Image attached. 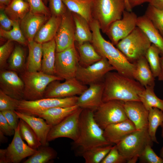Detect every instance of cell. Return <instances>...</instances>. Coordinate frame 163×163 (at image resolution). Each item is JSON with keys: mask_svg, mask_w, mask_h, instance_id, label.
I'll list each match as a JSON object with an SVG mask.
<instances>
[{"mask_svg": "<svg viewBox=\"0 0 163 163\" xmlns=\"http://www.w3.org/2000/svg\"><path fill=\"white\" fill-rule=\"evenodd\" d=\"M0 90L9 96L20 100L24 99V85L17 72L0 70Z\"/></svg>", "mask_w": 163, "mask_h": 163, "instance_id": "e0dca14e", "label": "cell"}, {"mask_svg": "<svg viewBox=\"0 0 163 163\" xmlns=\"http://www.w3.org/2000/svg\"><path fill=\"white\" fill-rule=\"evenodd\" d=\"M79 65L75 46L56 52L54 75L63 80L75 77Z\"/></svg>", "mask_w": 163, "mask_h": 163, "instance_id": "30bf717a", "label": "cell"}, {"mask_svg": "<svg viewBox=\"0 0 163 163\" xmlns=\"http://www.w3.org/2000/svg\"><path fill=\"white\" fill-rule=\"evenodd\" d=\"M89 24L92 34L91 43L97 51L102 57L106 59L117 72L133 78L135 64L130 62L114 45L103 37L97 21L93 19Z\"/></svg>", "mask_w": 163, "mask_h": 163, "instance_id": "7a4b0ae2", "label": "cell"}, {"mask_svg": "<svg viewBox=\"0 0 163 163\" xmlns=\"http://www.w3.org/2000/svg\"><path fill=\"white\" fill-rule=\"evenodd\" d=\"M2 132L0 131V141L1 143H6L8 142V138Z\"/></svg>", "mask_w": 163, "mask_h": 163, "instance_id": "9f6ffc18", "label": "cell"}, {"mask_svg": "<svg viewBox=\"0 0 163 163\" xmlns=\"http://www.w3.org/2000/svg\"><path fill=\"white\" fill-rule=\"evenodd\" d=\"M55 80L45 90L44 98H64L80 95L87 88L75 77L65 80L64 82Z\"/></svg>", "mask_w": 163, "mask_h": 163, "instance_id": "5bb4252c", "label": "cell"}, {"mask_svg": "<svg viewBox=\"0 0 163 163\" xmlns=\"http://www.w3.org/2000/svg\"><path fill=\"white\" fill-rule=\"evenodd\" d=\"M67 9L85 18L89 23L93 19L92 0H62Z\"/></svg>", "mask_w": 163, "mask_h": 163, "instance_id": "4dcf8cb0", "label": "cell"}, {"mask_svg": "<svg viewBox=\"0 0 163 163\" xmlns=\"http://www.w3.org/2000/svg\"><path fill=\"white\" fill-rule=\"evenodd\" d=\"M163 123V111L155 107L149 110L148 116V131L153 142L158 143L156 136L157 129Z\"/></svg>", "mask_w": 163, "mask_h": 163, "instance_id": "e575fe53", "label": "cell"}, {"mask_svg": "<svg viewBox=\"0 0 163 163\" xmlns=\"http://www.w3.org/2000/svg\"><path fill=\"white\" fill-rule=\"evenodd\" d=\"M78 97L64 98H44L30 101H19L16 110L29 115L37 117L40 112L56 107H67L77 105Z\"/></svg>", "mask_w": 163, "mask_h": 163, "instance_id": "ba28073f", "label": "cell"}, {"mask_svg": "<svg viewBox=\"0 0 163 163\" xmlns=\"http://www.w3.org/2000/svg\"><path fill=\"white\" fill-rule=\"evenodd\" d=\"M45 4L46 5L47 4L48 0H43Z\"/></svg>", "mask_w": 163, "mask_h": 163, "instance_id": "94428289", "label": "cell"}, {"mask_svg": "<svg viewBox=\"0 0 163 163\" xmlns=\"http://www.w3.org/2000/svg\"><path fill=\"white\" fill-rule=\"evenodd\" d=\"M57 152L48 145H40L23 163H46L55 158Z\"/></svg>", "mask_w": 163, "mask_h": 163, "instance_id": "836d02e7", "label": "cell"}, {"mask_svg": "<svg viewBox=\"0 0 163 163\" xmlns=\"http://www.w3.org/2000/svg\"><path fill=\"white\" fill-rule=\"evenodd\" d=\"M15 47L13 41L7 40L0 47V69H4L6 67L7 62Z\"/></svg>", "mask_w": 163, "mask_h": 163, "instance_id": "7bdbcfd3", "label": "cell"}, {"mask_svg": "<svg viewBox=\"0 0 163 163\" xmlns=\"http://www.w3.org/2000/svg\"><path fill=\"white\" fill-rule=\"evenodd\" d=\"M124 107L128 119L134 123L137 130L148 129L149 111L140 101L124 102Z\"/></svg>", "mask_w": 163, "mask_h": 163, "instance_id": "d6986e66", "label": "cell"}, {"mask_svg": "<svg viewBox=\"0 0 163 163\" xmlns=\"http://www.w3.org/2000/svg\"><path fill=\"white\" fill-rule=\"evenodd\" d=\"M19 101L6 94L0 90V111L16 110Z\"/></svg>", "mask_w": 163, "mask_h": 163, "instance_id": "ee69618b", "label": "cell"}, {"mask_svg": "<svg viewBox=\"0 0 163 163\" xmlns=\"http://www.w3.org/2000/svg\"><path fill=\"white\" fill-rule=\"evenodd\" d=\"M20 21H15L12 28L6 30L0 28V36L8 40L15 41L22 45H27L28 42L24 37L20 27Z\"/></svg>", "mask_w": 163, "mask_h": 163, "instance_id": "f35d334b", "label": "cell"}, {"mask_svg": "<svg viewBox=\"0 0 163 163\" xmlns=\"http://www.w3.org/2000/svg\"><path fill=\"white\" fill-rule=\"evenodd\" d=\"M72 13L75 26V42L78 44L87 42L91 43L92 34L89 23L81 16Z\"/></svg>", "mask_w": 163, "mask_h": 163, "instance_id": "f546056e", "label": "cell"}, {"mask_svg": "<svg viewBox=\"0 0 163 163\" xmlns=\"http://www.w3.org/2000/svg\"><path fill=\"white\" fill-rule=\"evenodd\" d=\"M4 10L10 19L20 21L30 11V8L25 0H12Z\"/></svg>", "mask_w": 163, "mask_h": 163, "instance_id": "1f68e13d", "label": "cell"}, {"mask_svg": "<svg viewBox=\"0 0 163 163\" xmlns=\"http://www.w3.org/2000/svg\"><path fill=\"white\" fill-rule=\"evenodd\" d=\"M144 15L163 37V9L157 8L149 4Z\"/></svg>", "mask_w": 163, "mask_h": 163, "instance_id": "60d3db41", "label": "cell"}, {"mask_svg": "<svg viewBox=\"0 0 163 163\" xmlns=\"http://www.w3.org/2000/svg\"><path fill=\"white\" fill-rule=\"evenodd\" d=\"M25 51L20 46L16 45L8 60L9 70L20 73L24 71L25 65Z\"/></svg>", "mask_w": 163, "mask_h": 163, "instance_id": "74e56055", "label": "cell"}, {"mask_svg": "<svg viewBox=\"0 0 163 163\" xmlns=\"http://www.w3.org/2000/svg\"><path fill=\"white\" fill-rule=\"evenodd\" d=\"M14 21L8 17L5 13L4 9H0V28L6 30H11Z\"/></svg>", "mask_w": 163, "mask_h": 163, "instance_id": "c3c4849f", "label": "cell"}, {"mask_svg": "<svg viewBox=\"0 0 163 163\" xmlns=\"http://www.w3.org/2000/svg\"><path fill=\"white\" fill-rule=\"evenodd\" d=\"M126 9V10L128 11H131L132 10L130 8L128 3L127 0H125Z\"/></svg>", "mask_w": 163, "mask_h": 163, "instance_id": "6f0895ef", "label": "cell"}, {"mask_svg": "<svg viewBox=\"0 0 163 163\" xmlns=\"http://www.w3.org/2000/svg\"><path fill=\"white\" fill-rule=\"evenodd\" d=\"M42 58L41 71L47 74L54 75L56 43L54 39L42 44Z\"/></svg>", "mask_w": 163, "mask_h": 163, "instance_id": "4316f807", "label": "cell"}, {"mask_svg": "<svg viewBox=\"0 0 163 163\" xmlns=\"http://www.w3.org/2000/svg\"><path fill=\"white\" fill-rule=\"evenodd\" d=\"M161 136L163 138V123L162 124L161 126Z\"/></svg>", "mask_w": 163, "mask_h": 163, "instance_id": "91938a15", "label": "cell"}, {"mask_svg": "<svg viewBox=\"0 0 163 163\" xmlns=\"http://www.w3.org/2000/svg\"><path fill=\"white\" fill-rule=\"evenodd\" d=\"M79 56V64L83 67H87L101 60L102 57L97 51L89 42H85L75 46Z\"/></svg>", "mask_w": 163, "mask_h": 163, "instance_id": "f1b7e54d", "label": "cell"}, {"mask_svg": "<svg viewBox=\"0 0 163 163\" xmlns=\"http://www.w3.org/2000/svg\"><path fill=\"white\" fill-rule=\"evenodd\" d=\"M150 0H127L129 5L132 10L137 6L146 2L149 3Z\"/></svg>", "mask_w": 163, "mask_h": 163, "instance_id": "816d5d0a", "label": "cell"}, {"mask_svg": "<svg viewBox=\"0 0 163 163\" xmlns=\"http://www.w3.org/2000/svg\"><path fill=\"white\" fill-rule=\"evenodd\" d=\"M114 70L108 60L103 57L100 61L87 67L79 64L75 78L84 85H89L103 82L106 74Z\"/></svg>", "mask_w": 163, "mask_h": 163, "instance_id": "7c38bea8", "label": "cell"}, {"mask_svg": "<svg viewBox=\"0 0 163 163\" xmlns=\"http://www.w3.org/2000/svg\"><path fill=\"white\" fill-rule=\"evenodd\" d=\"M8 122L14 129H15L18 126L19 119L17 114L14 110H6L1 111Z\"/></svg>", "mask_w": 163, "mask_h": 163, "instance_id": "681fc988", "label": "cell"}, {"mask_svg": "<svg viewBox=\"0 0 163 163\" xmlns=\"http://www.w3.org/2000/svg\"><path fill=\"white\" fill-rule=\"evenodd\" d=\"M137 26L145 34L152 44L159 49L161 56H163V37L144 14L138 17Z\"/></svg>", "mask_w": 163, "mask_h": 163, "instance_id": "603a6c76", "label": "cell"}, {"mask_svg": "<svg viewBox=\"0 0 163 163\" xmlns=\"http://www.w3.org/2000/svg\"><path fill=\"white\" fill-rule=\"evenodd\" d=\"M160 61L161 70L158 78L159 81H163V56H161Z\"/></svg>", "mask_w": 163, "mask_h": 163, "instance_id": "db71d44e", "label": "cell"}, {"mask_svg": "<svg viewBox=\"0 0 163 163\" xmlns=\"http://www.w3.org/2000/svg\"><path fill=\"white\" fill-rule=\"evenodd\" d=\"M24 82V99L33 101L44 98L47 86L55 80H62L54 75L46 74L41 71L30 72L25 70L20 73Z\"/></svg>", "mask_w": 163, "mask_h": 163, "instance_id": "8992f818", "label": "cell"}, {"mask_svg": "<svg viewBox=\"0 0 163 163\" xmlns=\"http://www.w3.org/2000/svg\"><path fill=\"white\" fill-rule=\"evenodd\" d=\"M153 142L148 129H144L132 133L116 145L127 163H135L146 146L149 144L153 145Z\"/></svg>", "mask_w": 163, "mask_h": 163, "instance_id": "52a82bcc", "label": "cell"}, {"mask_svg": "<svg viewBox=\"0 0 163 163\" xmlns=\"http://www.w3.org/2000/svg\"><path fill=\"white\" fill-rule=\"evenodd\" d=\"M153 86H148L139 94L140 101L149 111L151 108H158L163 111V100L155 94Z\"/></svg>", "mask_w": 163, "mask_h": 163, "instance_id": "d6a6232c", "label": "cell"}, {"mask_svg": "<svg viewBox=\"0 0 163 163\" xmlns=\"http://www.w3.org/2000/svg\"><path fill=\"white\" fill-rule=\"evenodd\" d=\"M50 17L29 11L20 21V28L28 42L34 40L37 32Z\"/></svg>", "mask_w": 163, "mask_h": 163, "instance_id": "44dd1931", "label": "cell"}, {"mask_svg": "<svg viewBox=\"0 0 163 163\" xmlns=\"http://www.w3.org/2000/svg\"><path fill=\"white\" fill-rule=\"evenodd\" d=\"M12 0H0V9H4L8 5Z\"/></svg>", "mask_w": 163, "mask_h": 163, "instance_id": "11a10c76", "label": "cell"}, {"mask_svg": "<svg viewBox=\"0 0 163 163\" xmlns=\"http://www.w3.org/2000/svg\"><path fill=\"white\" fill-rule=\"evenodd\" d=\"M137 130L129 119L110 125L104 130V136L109 143L116 145L132 133Z\"/></svg>", "mask_w": 163, "mask_h": 163, "instance_id": "ffe728a7", "label": "cell"}, {"mask_svg": "<svg viewBox=\"0 0 163 163\" xmlns=\"http://www.w3.org/2000/svg\"><path fill=\"white\" fill-rule=\"evenodd\" d=\"M19 119L26 122L37 134L42 145H48L47 137L52 126L48 124L43 118L29 115L14 110Z\"/></svg>", "mask_w": 163, "mask_h": 163, "instance_id": "7402d4cb", "label": "cell"}, {"mask_svg": "<svg viewBox=\"0 0 163 163\" xmlns=\"http://www.w3.org/2000/svg\"><path fill=\"white\" fill-rule=\"evenodd\" d=\"M103 82V102L114 100L140 101L139 94L145 88L134 79L117 72L107 73Z\"/></svg>", "mask_w": 163, "mask_h": 163, "instance_id": "6da1fadb", "label": "cell"}, {"mask_svg": "<svg viewBox=\"0 0 163 163\" xmlns=\"http://www.w3.org/2000/svg\"><path fill=\"white\" fill-rule=\"evenodd\" d=\"M151 44L145 34L137 26L116 46L130 62L133 63L141 58L145 56Z\"/></svg>", "mask_w": 163, "mask_h": 163, "instance_id": "5b68a950", "label": "cell"}, {"mask_svg": "<svg viewBox=\"0 0 163 163\" xmlns=\"http://www.w3.org/2000/svg\"><path fill=\"white\" fill-rule=\"evenodd\" d=\"M0 131L5 135L9 136L14 135L15 133V130L10 126L1 111H0Z\"/></svg>", "mask_w": 163, "mask_h": 163, "instance_id": "f907efd6", "label": "cell"}, {"mask_svg": "<svg viewBox=\"0 0 163 163\" xmlns=\"http://www.w3.org/2000/svg\"><path fill=\"white\" fill-rule=\"evenodd\" d=\"M160 157L163 160V146L161 148L160 152Z\"/></svg>", "mask_w": 163, "mask_h": 163, "instance_id": "680465c9", "label": "cell"}, {"mask_svg": "<svg viewBox=\"0 0 163 163\" xmlns=\"http://www.w3.org/2000/svg\"><path fill=\"white\" fill-rule=\"evenodd\" d=\"M124 102L111 100L103 102L93 112L94 119L102 129L108 126L128 119L124 107Z\"/></svg>", "mask_w": 163, "mask_h": 163, "instance_id": "9c48e42d", "label": "cell"}, {"mask_svg": "<svg viewBox=\"0 0 163 163\" xmlns=\"http://www.w3.org/2000/svg\"><path fill=\"white\" fill-rule=\"evenodd\" d=\"M113 146L110 144L92 148L82 153L85 163H101Z\"/></svg>", "mask_w": 163, "mask_h": 163, "instance_id": "d590c367", "label": "cell"}, {"mask_svg": "<svg viewBox=\"0 0 163 163\" xmlns=\"http://www.w3.org/2000/svg\"><path fill=\"white\" fill-rule=\"evenodd\" d=\"M83 109L79 107L59 123L52 126L47 136V141L60 137L67 138L75 141L78 137L80 116Z\"/></svg>", "mask_w": 163, "mask_h": 163, "instance_id": "4fadbf2b", "label": "cell"}, {"mask_svg": "<svg viewBox=\"0 0 163 163\" xmlns=\"http://www.w3.org/2000/svg\"><path fill=\"white\" fill-rule=\"evenodd\" d=\"M151 144H148L139 158L141 163H163V160L158 156L152 149Z\"/></svg>", "mask_w": 163, "mask_h": 163, "instance_id": "b9f144b4", "label": "cell"}, {"mask_svg": "<svg viewBox=\"0 0 163 163\" xmlns=\"http://www.w3.org/2000/svg\"><path fill=\"white\" fill-rule=\"evenodd\" d=\"M20 131L23 139L26 141L30 148L37 149L42 145L37 134L31 127L24 120L20 118Z\"/></svg>", "mask_w": 163, "mask_h": 163, "instance_id": "8d00e7d4", "label": "cell"}, {"mask_svg": "<svg viewBox=\"0 0 163 163\" xmlns=\"http://www.w3.org/2000/svg\"><path fill=\"white\" fill-rule=\"evenodd\" d=\"M138 18L134 12L125 10L122 18L110 25L105 34L113 45H116L134 29L137 27Z\"/></svg>", "mask_w": 163, "mask_h": 163, "instance_id": "9a60e30c", "label": "cell"}, {"mask_svg": "<svg viewBox=\"0 0 163 163\" xmlns=\"http://www.w3.org/2000/svg\"><path fill=\"white\" fill-rule=\"evenodd\" d=\"M28 55L26 70L30 72L40 71L42 58V44L34 40L28 42Z\"/></svg>", "mask_w": 163, "mask_h": 163, "instance_id": "83f0119b", "label": "cell"}, {"mask_svg": "<svg viewBox=\"0 0 163 163\" xmlns=\"http://www.w3.org/2000/svg\"><path fill=\"white\" fill-rule=\"evenodd\" d=\"M29 4L30 12L35 14H44L49 17L51 14L49 8L45 4L43 0H25Z\"/></svg>", "mask_w": 163, "mask_h": 163, "instance_id": "f6af8a7d", "label": "cell"}, {"mask_svg": "<svg viewBox=\"0 0 163 163\" xmlns=\"http://www.w3.org/2000/svg\"><path fill=\"white\" fill-rule=\"evenodd\" d=\"M75 26L72 13L68 9L61 16V22L54 38L56 52L75 46Z\"/></svg>", "mask_w": 163, "mask_h": 163, "instance_id": "2e32d148", "label": "cell"}, {"mask_svg": "<svg viewBox=\"0 0 163 163\" xmlns=\"http://www.w3.org/2000/svg\"><path fill=\"white\" fill-rule=\"evenodd\" d=\"M51 15L61 17L67 8L62 0H48Z\"/></svg>", "mask_w": 163, "mask_h": 163, "instance_id": "7dc6e473", "label": "cell"}, {"mask_svg": "<svg viewBox=\"0 0 163 163\" xmlns=\"http://www.w3.org/2000/svg\"><path fill=\"white\" fill-rule=\"evenodd\" d=\"M160 52L155 45L152 44L148 49L145 57L153 75L158 77L161 70Z\"/></svg>", "mask_w": 163, "mask_h": 163, "instance_id": "ab89813d", "label": "cell"}, {"mask_svg": "<svg viewBox=\"0 0 163 163\" xmlns=\"http://www.w3.org/2000/svg\"><path fill=\"white\" fill-rule=\"evenodd\" d=\"M61 20V17L51 15L37 32L34 40L37 43L43 44L54 39Z\"/></svg>", "mask_w": 163, "mask_h": 163, "instance_id": "484cf974", "label": "cell"}, {"mask_svg": "<svg viewBox=\"0 0 163 163\" xmlns=\"http://www.w3.org/2000/svg\"><path fill=\"white\" fill-rule=\"evenodd\" d=\"M74 142L80 147L82 152L95 147L112 144L105 139L104 130L94 119L93 111L87 109H83L81 112L78 137Z\"/></svg>", "mask_w": 163, "mask_h": 163, "instance_id": "3957f363", "label": "cell"}, {"mask_svg": "<svg viewBox=\"0 0 163 163\" xmlns=\"http://www.w3.org/2000/svg\"><path fill=\"white\" fill-rule=\"evenodd\" d=\"M79 107L76 105L67 107L53 108L39 113L37 117L43 118L48 124L53 126L59 123Z\"/></svg>", "mask_w": 163, "mask_h": 163, "instance_id": "d4e9b609", "label": "cell"}, {"mask_svg": "<svg viewBox=\"0 0 163 163\" xmlns=\"http://www.w3.org/2000/svg\"><path fill=\"white\" fill-rule=\"evenodd\" d=\"M133 63L135 65L133 78L145 88L154 87L155 77L145 56L141 58Z\"/></svg>", "mask_w": 163, "mask_h": 163, "instance_id": "cb8c5ba5", "label": "cell"}, {"mask_svg": "<svg viewBox=\"0 0 163 163\" xmlns=\"http://www.w3.org/2000/svg\"><path fill=\"white\" fill-rule=\"evenodd\" d=\"M127 161L120 153L116 145L112 148L101 163H126Z\"/></svg>", "mask_w": 163, "mask_h": 163, "instance_id": "bcb514c9", "label": "cell"}, {"mask_svg": "<svg viewBox=\"0 0 163 163\" xmlns=\"http://www.w3.org/2000/svg\"><path fill=\"white\" fill-rule=\"evenodd\" d=\"M126 9L125 0H92L93 18L104 33L113 22L122 18Z\"/></svg>", "mask_w": 163, "mask_h": 163, "instance_id": "277c9868", "label": "cell"}, {"mask_svg": "<svg viewBox=\"0 0 163 163\" xmlns=\"http://www.w3.org/2000/svg\"><path fill=\"white\" fill-rule=\"evenodd\" d=\"M149 3L155 8L163 9V0H150Z\"/></svg>", "mask_w": 163, "mask_h": 163, "instance_id": "f5cc1de1", "label": "cell"}, {"mask_svg": "<svg viewBox=\"0 0 163 163\" xmlns=\"http://www.w3.org/2000/svg\"><path fill=\"white\" fill-rule=\"evenodd\" d=\"M104 89L103 82L90 85L78 97L77 105L83 109L95 111L103 103Z\"/></svg>", "mask_w": 163, "mask_h": 163, "instance_id": "ac0fdd59", "label": "cell"}, {"mask_svg": "<svg viewBox=\"0 0 163 163\" xmlns=\"http://www.w3.org/2000/svg\"><path fill=\"white\" fill-rule=\"evenodd\" d=\"M23 140L20 134L19 122L11 143L6 149H0V163H19L36 151L37 149L30 147Z\"/></svg>", "mask_w": 163, "mask_h": 163, "instance_id": "8fae6325", "label": "cell"}]
</instances>
